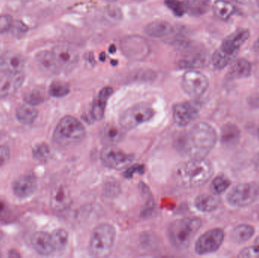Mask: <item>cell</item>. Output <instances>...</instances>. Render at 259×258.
I'll use <instances>...</instances> for the list:
<instances>
[{
  "label": "cell",
  "mask_w": 259,
  "mask_h": 258,
  "mask_svg": "<svg viewBox=\"0 0 259 258\" xmlns=\"http://www.w3.org/2000/svg\"><path fill=\"white\" fill-rule=\"evenodd\" d=\"M217 142L215 130L207 123H198L188 132L180 135L175 147L180 154L190 159H205Z\"/></svg>",
  "instance_id": "6da1fadb"
},
{
  "label": "cell",
  "mask_w": 259,
  "mask_h": 258,
  "mask_svg": "<svg viewBox=\"0 0 259 258\" xmlns=\"http://www.w3.org/2000/svg\"><path fill=\"white\" fill-rule=\"evenodd\" d=\"M212 175V165L205 159H191L179 165L175 171L178 184L187 188L202 186Z\"/></svg>",
  "instance_id": "7a4b0ae2"
},
{
  "label": "cell",
  "mask_w": 259,
  "mask_h": 258,
  "mask_svg": "<svg viewBox=\"0 0 259 258\" xmlns=\"http://www.w3.org/2000/svg\"><path fill=\"white\" fill-rule=\"evenodd\" d=\"M86 136V130L80 121L73 116L62 118L53 134V140L59 146L67 148L81 142Z\"/></svg>",
  "instance_id": "3957f363"
},
{
  "label": "cell",
  "mask_w": 259,
  "mask_h": 258,
  "mask_svg": "<svg viewBox=\"0 0 259 258\" xmlns=\"http://www.w3.org/2000/svg\"><path fill=\"white\" fill-rule=\"evenodd\" d=\"M202 227V221L198 218H187L178 220L170 224L168 236L172 245L180 250H184Z\"/></svg>",
  "instance_id": "277c9868"
},
{
  "label": "cell",
  "mask_w": 259,
  "mask_h": 258,
  "mask_svg": "<svg viewBox=\"0 0 259 258\" xmlns=\"http://www.w3.org/2000/svg\"><path fill=\"white\" fill-rule=\"evenodd\" d=\"M116 231L109 224L97 226L91 236L89 251L93 257L103 258L110 255L115 243Z\"/></svg>",
  "instance_id": "5b68a950"
},
{
  "label": "cell",
  "mask_w": 259,
  "mask_h": 258,
  "mask_svg": "<svg viewBox=\"0 0 259 258\" xmlns=\"http://www.w3.org/2000/svg\"><path fill=\"white\" fill-rule=\"evenodd\" d=\"M155 115L153 109L148 104H138L127 109L120 117L122 130H131L150 121Z\"/></svg>",
  "instance_id": "8992f818"
},
{
  "label": "cell",
  "mask_w": 259,
  "mask_h": 258,
  "mask_svg": "<svg viewBox=\"0 0 259 258\" xmlns=\"http://www.w3.org/2000/svg\"><path fill=\"white\" fill-rule=\"evenodd\" d=\"M259 188L255 183H241L233 188L227 195L229 204L235 208L250 205L258 196Z\"/></svg>",
  "instance_id": "52a82bcc"
},
{
  "label": "cell",
  "mask_w": 259,
  "mask_h": 258,
  "mask_svg": "<svg viewBox=\"0 0 259 258\" xmlns=\"http://www.w3.org/2000/svg\"><path fill=\"white\" fill-rule=\"evenodd\" d=\"M181 84L187 95L192 97H199L206 92L209 86V81L206 76L202 73L191 70L184 74Z\"/></svg>",
  "instance_id": "ba28073f"
},
{
  "label": "cell",
  "mask_w": 259,
  "mask_h": 258,
  "mask_svg": "<svg viewBox=\"0 0 259 258\" xmlns=\"http://www.w3.org/2000/svg\"><path fill=\"white\" fill-rule=\"evenodd\" d=\"M225 239V233L221 229H212L205 232L198 239L195 251L199 255H205L215 252L219 249Z\"/></svg>",
  "instance_id": "9c48e42d"
},
{
  "label": "cell",
  "mask_w": 259,
  "mask_h": 258,
  "mask_svg": "<svg viewBox=\"0 0 259 258\" xmlns=\"http://www.w3.org/2000/svg\"><path fill=\"white\" fill-rule=\"evenodd\" d=\"M102 162L111 169L120 170L127 168L134 161V156L126 154L114 145H107L101 151Z\"/></svg>",
  "instance_id": "30bf717a"
},
{
  "label": "cell",
  "mask_w": 259,
  "mask_h": 258,
  "mask_svg": "<svg viewBox=\"0 0 259 258\" xmlns=\"http://www.w3.org/2000/svg\"><path fill=\"white\" fill-rule=\"evenodd\" d=\"M180 65L184 68H199L206 66L209 56L205 49L193 45L186 47Z\"/></svg>",
  "instance_id": "8fae6325"
},
{
  "label": "cell",
  "mask_w": 259,
  "mask_h": 258,
  "mask_svg": "<svg viewBox=\"0 0 259 258\" xmlns=\"http://www.w3.org/2000/svg\"><path fill=\"white\" fill-rule=\"evenodd\" d=\"M53 53L60 67L65 71L74 69L79 62V54L77 50L67 45H59L54 47Z\"/></svg>",
  "instance_id": "7c38bea8"
},
{
  "label": "cell",
  "mask_w": 259,
  "mask_h": 258,
  "mask_svg": "<svg viewBox=\"0 0 259 258\" xmlns=\"http://www.w3.org/2000/svg\"><path fill=\"white\" fill-rule=\"evenodd\" d=\"M249 36H250V33L246 29L236 30L224 39L219 48L228 56L235 59L240 48L249 39Z\"/></svg>",
  "instance_id": "4fadbf2b"
},
{
  "label": "cell",
  "mask_w": 259,
  "mask_h": 258,
  "mask_svg": "<svg viewBox=\"0 0 259 258\" xmlns=\"http://www.w3.org/2000/svg\"><path fill=\"white\" fill-rule=\"evenodd\" d=\"M123 53L130 59H143L147 56L149 46L144 39L139 36H131L123 40L121 43Z\"/></svg>",
  "instance_id": "5bb4252c"
},
{
  "label": "cell",
  "mask_w": 259,
  "mask_h": 258,
  "mask_svg": "<svg viewBox=\"0 0 259 258\" xmlns=\"http://www.w3.org/2000/svg\"><path fill=\"white\" fill-rule=\"evenodd\" d=\"M72 204V198L69 189L63 184L55 186L51 192L50 205L56 212H62L69 209Z\"/></svg>",
  "instance_id": "9a60e30c"
},
{
  "label": "cell",
  "mask_w": 259,
  "mask_h": 258,
  "mask_svg": "<svg viewBox=\"0 0 259 258\" xmlns=\"http://www.w3.org/2000/svg\"><path fill=\"white\" fill-rule=\"evenodd\" d=\"M198 112L197 108L192 103H178L173 108V119L177 125L186 127L197 117Z\"/></svg>",
  "instance_id": "2e32d148"
},
{
  "label": "cell",
  "mask_w": 259,
  "mask_h": 258,
  "mask_svg": "<svg viewBox=\"0 0 259 258\" xmlns=\"http://www.w3.org/2000/svg\"><path fill=\"white\" fill-rule=\"evenodd\" d=\"M24 75L22 72L5 73L0 78V98L13 95L22 86Z\"/></svg>",
  "instance_id": "e0dca14e"
},
{
  "label": "cell",
  "mask_w": 259,
  "mask_h": 258,
  "mask_svg": "<svg viewBox=\"0 0 259 258\" xmlns=\"http://www.w3.org/2000/svg\"><path fill=\"white\" fill-rule=\"evenodd\" d=\"M24 65V57L16 51H8L0 56V71L4 73L22 72Z\"/></svg>",
  "instance_id": "ac0fdd59"
},
{
  "label": "cell",
  "mask_w": 259,
  "mask_h": 258,
  "mask_svg": "<svg viewBox=\"0 0 259 258\" xmlns=\"http://www.w3.org/2000/svg\"><path fill=\"white\" fill-rule=\"evenodd\" d=\"M35 60L39 69L47 75H56L62 71L53 51L46 50L39 51L36 54Z\"/></svg>",
  "instance_id": "d6986e66"
},
{
  "label": "cell",
  "mask_w": 259,
  "mask_h": 258,
  "mask_svg": "<svg viewBox=\"0 0 259 258\" xmlns=\"http://www.w3.org/2000/svg\"><path fill=\"white\" fill-rule=\"evenodd\" d=\"M31 245L33 249L40 255H50L55 251L51 235L44 232H36L32 236Z\"/></svg>",
  "instance_id": "ffe728a7"
},
{
  "label": "cell",
  "mask_w": 259,
  "mask_h": 258,
  "mask_svg": "<svg viewBox=\"0 0 259 258\" xmlns=\"http://www.w3.org/2000/svg\"><path fill=\"white\" fill-rule=\"evenodd\" d=\"M112 92H113V89L111 87H105L100 91L91 109V118L92 121H98L103 119L106 104L109 97L112 95Z\"/></svg>",
  "instance_id": "44dd1931"
},
{
  "label": "cell",
  "mask_w": 259,
  "mask_h": 258,
  "mask_svg": "<svg viewBox=\"0 0 259 258\" xmlns=\"http://www.w3.org/2000/svg\"><path fill=\"white\" fill-rule=\"evenodd\" d=\"M36 188L35 177L30 175L24 176L14 183L13 192L18 198H27L35 192Z\"/></svg>",
  "instance_id": "7402d4cb"
},
{
  "label": "cell",
  "mask_w": 259,
  "mask_h": 258,
  "mask_svg": "<svg viewBox=\"0 0 259 258\" xmlns=\"http://www.w3.org/2000/svg\"><path fill=\"white\" fill-rule=\"evenodd\" d=\"M252 64L245 59H240L231 64L227 78L230 80H240L249 77L252 72Z\"/></svg>",
  "instance_id": "603a6c76"
},
{
  "label": "cell",
  "mask_w": 259,
  "mask_h": 258,
  "mask_svg": "<svg viewBox=\"0 0 259 258\" xmlns=\"http://www.w3.org/2000/svg\"><path fill=\"white\" fill-rule=\"evenodd\" d=\"M173 32V27L170 23L164 21H155L146 25L145 33L152 38H162L168 36Z\"/></svg>",
  "instance_id": "cb8c5ba5"
},
{
  "label": "cell",
  "mask_w": 259,
  "mask_h": 258,
  "mask_svg": "<svg viewBox=\"0 0 259 258\" xmlns=\"http://www.w3.org/2000/svg\"><path fill=\"white\" fill-rule=\"evenodd\" d=\"M220 203V198H218L214 194H202L195 199V206L199 212H213L218 209Z\"/></svg>",
  "instance_id": "d4e9b609"
},
{
  "label": "cell",
  "mask_w": 259,
  "mask_h": 258,
  "mask_svg": "<svg viewBox=\"0 0 259 258\" xmlns=\"http://www.w3.org/2000/svg\"><path fill=\"white\" fill-rule=\"evenodd\" d=\"M100 137L102 141L107 144V145H113L122 140L124 133L116 126L106 124L102 129Z\"/></svg>",
  "instance_id": "484cf974"
},
{
  "label": "cell",
  "mask_w": 259,
  "mask_h": 258,
  "mask_svg": "<svg viewBox=\"0 0 259 258\" xmlns=\"http://www.w3.org/2000/svg\"><path fill=\"white\" fill-rule=\"evenodd\" d=\"M212 10L219 19L224 21L230 19L237 12L234 5L227 0H216L213 4Z\"/></svg>",
  "instance_id": "4316f807"
},
{
  "label": "cell",
  "mask_w": 259,
  "mask_h": 258,
  "mask_svg": "<svg viewBox=\"0 0 259 258\" xmlns=\"http://www.w3.org/2000/svg\"><path fill=\"white\" fill-rule=\"evenodd\" d=\"M240 129L235 124H225L222 129V142L227 146H233L239 142L240 139Z\"/></svg>",
  "instance_id": "83f0119b"
},
{
  "label": "cell",
  "mask_w": 259,
  "mask_h": 258,
  "mask_svg": "<svg viewBox=\"0 0 259 258\" xmlns=\"http://www.w3.org/2000/svg\"><path fill=\"white\" fill-rule=\"evenodd\" d=\"M255 229L248 224L237 226L231 233V240L236 244H243L253 236Z\"/></svg>",
  "instance_id": "f1b7e54d"
},
{
  "label": "cell",
  "mask_w": 259,
  "mask_h": 258,
  "mask_svg": "<svg viewBox=\"0 0 259 258\" xmlns=\"http://www.w3.org/2000/svg\"><path fill=\"white\" fill-rule=\"evenodd\" d=\"M38 112L33 106L24 105L20 106L16 110L17 119L23 124H31L37 118Z\"/></svg>",
  "instance_id": "f546056e"
},
{
  "label": "cell",
  "mask_w": 259,
  "mask_h": 258,
  "mask_svg": "<svg viewBox=\"0 0 259 258\" xmlns=\"http://www.w3.org/2000/svg\"><path fill=\"white\" fill-rule=\"evenodd\" d=\"M184 3L187 12L194 16L203 15L208 6L207 0H187Z\"/></svg>",
  "instance_id": "4dcf8cb0"
},
{
  "label": "cell",
  "mask_w": 259,
  "mask_h": 258,
  "mask_svg": "<svg viewBox=\"0 0 259 258\" xmlns=\"http://www.w3.org/2000/svg\"><path fill=\"white\" fill-rule=\"evenodd\" d=\"M234 60V58L228 56L226 53L222 51L220 48L216 50L211 58V64L214 68L217 69H223L229 65Z\"/></svg>",
  "instance_id": "1f68e13d"
},
{
  "label": "cell",
  "mask_w": 259,
  "mask_h": 258,
  "mask_svg": "<svg viewBox=\"0 0 259 258\" xmlns=\"http://www.w3.org/2000/svg\"><path fill=\"white\" fill-rule=\"evenodd\" d=\"M55 251H62L66 248L68 242V234L63 229L54 230L51 234Z\"/></svg>",
  "instance_id": "d6a6232c"
},
{
  "label": "cell",
  "mask_w": 259,
  "mask_h": 258,
  "mask_svg": "<svg viewBox=\"0 0 259 258\" xmlns=\"http://www.w3.org/2000/svg\"><path fill=\"white\" fill-rule=\"evenodd\" d=\"M24 100L30 106H38L44 102L46 99L45 94L41 88H34L26 92L24 96Z\"/></svg>",
  "instance_id": "836d02e7"
},
{
  "label": "cell",
  "mask_w": 259,
  "mask_h": 258,
  "mask_svg": "<svg viewBox=\"0 0 259 258\" xmlns=\"http://www.w3.org/2000/svg\"><path fill=\"white\" fill-rule=\"evenodd\" d=\"M70 92V87L65 82L54 81L50 85L49 93L51 96L62 98Z\"/></svg>",
  "instance_id": "e575fe53"
},
{
  "label": "cell",
  "mask_w": 259,
  "mask_h": 258,
  "mask_svg": "<svg viewBox=\"0 0 259 258\" xmlns=\"http://www.w3.org/2000/svg\"><path fill=\"white\" fill-rule=\"evenodd\" d=\"M231 180L225 176H219L213 180L211 185V190L214 195L223 193L231 186Z\"/></svg>",
  "instance_id": "d590c367"
},
{
  "label": "cell",
  "mask_w": 259,
  "mask_h": 258,
  "mask_svg": "<svg viewBox=\"0 0 259 258\" xmlns=\"http://www.w3.org/2000/svg\"><path fill=\"white\" fill-rule=\"evenodd\" d=\"M33 157L39 162L48 160L51 154L50 147L47 144H40L36 145L33 150Z\"/></svg>",
  "instance_id": "8d00e7d4"
},
{
  "label": "cell",
  "mask_w": 259,
  "mask_h": 258,
  "mask_svg": "<svg viewBox=\"0 0 259 258\" xmlns=\"http://www.w3.org/2000/svg\"><path fill=\"white\" fill-rule=\"evenodd\" d=\"M165 5L177 16H182L187 12L185 3L179 0H165Z\"/></svg>",
  "instance_id": "74e56055"
},
{
  "label": "cell",
  "mask_w": 259,
  "mask_h": 258,
  "mask_svg": "<svg viewBox=\"0 0 259 258\" xmlns=\"http://www.w3.org/2000/svg\"><path fill=\"white\" fill-rule=\"evenodd\" d=\"M239 257H259V236L255 239L253 245L240 251Z\"/></svg>",
  "instance_id": "f35d334b"
},
{
  "label": "cell",
  "mask_w": 259,
  "mask_h": 258,
  "mask_svg": "<svg viewBox=\"0 0 259 258\" xmlns=\"http://www.w3.org/2000/svg\"><path fill=\"white\" fill-rule=\"evenodd\" d=\"M14 214L12 208L3 199L0 198V221L7 222L13 218Z\"/></svg>",
  "instance_id": "ab89813d"
},
{
  "label": "cell",
  "mask_w": 259,
  "mask_h": 258,
  "mask_svg": "<svg viewBox=\"0 0 259 258\" xmlns=\"http://www.w3.org/2000/svg\"><path fill=\"white\" fill-rule=\"evenodd\" d=\"M27 30H28V28L22 21H13V24H12V27H11L9 31H11V33L15 36H20L24 35L27 31Z\"/></svg>",
  "instance_id": "60d3db41"
},
{
  "label": "cell",
  "mask_w": 259,
  "mask_h": 258,
  "mask_svg": "<svg viewBox=\"0 0 259 258\" xmlns=\"http://www.w3.org/2000/svg\"><path fill=\"white\" fill-rule=\"evenodd\" d=\"M146 168L143 165H134L133 166L129 167L124 173V176L125 178L131 179L134 177L135 174H144Z\"/></svg>",
  "instance_id": "b9f144b4"
},
{
  "label": "cell",
  "mask_w": 259,
  "mask_h": 258,
  "mask_svg": "<svg viewBox=\"0 0 259 258\" xmlns=\"http://www.w3.org/2000/svg\"><path fill=\"white\" fill-rule=\"evenodd\" d=\"M12 24H13V20L10 15H1L0 16V33L9 31Z\"/></svg>",
  "instance_id": "7bdbcfd3"
},
{
  "label": "cell",
  "mask_w": 259,
  "mask_h": 258,
  "mask_svg": "<svg viewBox=\"0 0 259 258\" xmlns=\"http://www.w3.org/2000/svg\"><path fill=\"white\" fill-rule=\"evenodd\" d=\"M10 158V151L6 146H0V167L7 163Z\"/></svg>",
  "instance_id": "ee69618b"
},
{
  "label": "cell",
  "mask_w": 259,
  "mask_h": 258,
  "mask_svg": "<svg viewBox=\"0 0 259 258\" xmlns=\"http://www.w3.org/2000/svg\"><path fill=\"white\" fill-rule=\"evenodd\" d=\"M9 257H20L19 254H18V252H16V251H10L9 254Z\"/></svg>",
  "instance_id": "f6af8a7d"
},
{
  "label": "cell",
  "mask_w": 259,
  "mask_h": 258,
  "mask_svg": "<svg viewBox=\"0 0 259 258\" xmlns=\"http://www.w3.org/2000/svg\"><path fill=\"white\" fill-rule=\"evenodd\" d=\"M254 49L259 54V38L255 41V43H254Z\"/></svg>",
  "instance_id": "bcb514c9"
},
{
  "label": "cell",
  "mask_w": 259,
  "mask_h": 258,
  "mask_svg": "<svg viewBox=\"0 0 259 258\" xmlns=\"http://www.w3.org/2000/svg\"><path fill=\"white\" fill-rule=\"evenodd\" d=\"M234 1L239 3V4H247L251 0H234Z\"/></svg>",
  "instance_id": "7dc6e473"
},
{
  "label": "cell",
  "mask_w": 259,
  "mask_h": 258,
  "mask_svg": "<svg viewBox=\"0 0 259 258\" xmlns=\"http://www.w3.org/2000/svg\"><path fill=\"white\" fill-rule=\"evenodd\" d=\"M103 1L108 2V3H114V2L117 1V0H103Z\"/></svg>",
  "instance_id": "c3c4849f"
},
{
  "label": "cell",
  "mask_w": 259,
  "mask_h": 258,
  "mask_svg": "<svg viewBox=\"0 0 259 258\" xmlns=\"http://www.w3.org/2000/svg\"><path fill=\"white\" fill-rule=\"evenodd\" d=\"M255 164H256L257 167L259 168V156H258V159H257L256 162H255Z\"/></svg>",
  "instance_id": "681fc988"
},
{
  "label": "cell",
  "mask_w": 259,
  "mask_h": 258,
  "mask_svg": "<svg viewBox=\"0 0 259 258\" xmlns=\"http://www.w3.org/2000/svg\"><path fill=\"white\" fill-rule=\"evenodd\" d=\"M3 233H2L1 230H0V241H1V239H3Z\"/></svg>",
  "instance_id": "f907efd6"
},
{
  "label": "cell",
  "mask_w": 259,
  "mask_h": 258,
  "mask_svg": "<svg viewBox=\"0 0 259 258\" xmlns=\"http://www.w3.org/2000/svg\"><path fill=\"white\" fill-rule=\"evenodd\" d=\"M256 3H257V5H258V6L259 7V0H256Z\"/></svg>",
  "instance_id": "816d5d0a"
},
{
  "label": "cell",
  "mask_w": 259,
  "mask_h": 258,
  "mask_svg": "<svg viewBox=\"0 0 259 258\" xmlns=\"http://www.w3.org/2000/svg\"><path fill=\"white\" fill-rule=\"evenodd\" d=\"M48 1H50V0H48Z\"/></svg>",
  "instance_id": "f5cc1de1"
}]
</instances>
